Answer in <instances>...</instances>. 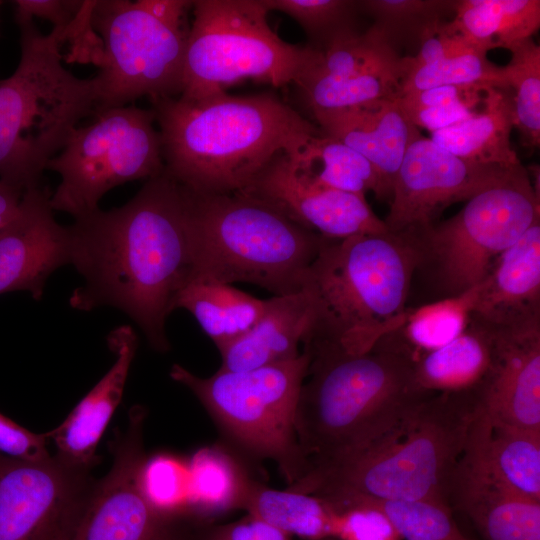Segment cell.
I'll return each instance as SVG.
<instances>
[{
  "label": "cell",
  "mask_w": 540,
  "mask_h": 540,
  "mask_svg": "<svg viewBox=\"0 0 540 540\" xmlns=\"http://www.w3.org/2000/svg\"><path fill=\"white\" fill-rule=\"evenodd\" d=\"M322 498L335 511L333 537L340 540H401L390 521L376 508L349 497Z\"/></svg>",
  "instance_id": "41"
},
{
  "label": "cell",
  "mask_w": 540,
  "mask_h": 540,
  "mask_svg": "<svg viewBox=\"0 0 540 540\" xmlns=\"http://www.w3.org/2000/svg\"><path fill=\"white\" fill-rule=\"evenodd\" d=\"M140 483L146 498L159 511L170 515H191L188 507L187 462L171 455L146 459Z\"/></svg>",
  "instance_id": "40"
},
{
  "label": "cell",
  "mask_w": 540,
  "mask_h": 540,
  "mask_svg": "<svg viewBox=\"0 0 540 540\" xmlns=\"http://www.w3.org/2000/svg\"><path fill=\"white\" fill-rule=\"evenodd\" d=\"M513 97L506 87H488L482 109L451 127L431 133L437 145L472 164L511 168L521 164L511 145Z\"/></svg>",
  "instance_id": "25"
},
{
  "label": "cell",
  "mask_w": 540,
  "mask_h": 540,
  "mask_svg": "<svg viewBox=\"0 0 540 540\" xmlns=\"http://www.w3.org/2000/svg\"><path fill=\"white\" fill-rule=\"evenodd\" d=\"M266 300L229 284L191 280L178 294L175 309L189 311L220 352L258 321Z\"/></svg>",
  "instance_id": "27"
},
{
  "label": "cell",
  "mask_w": 540,
  "mask_h": 540,
  "mask_svg": "<svg viewBox=\"0 0 540 540\" xmlns=\"http://www.w3.org/2000/svg\"><path fill=\"white\" fill-rule=\"evenodd\" d=\"M13 3L17 24L41 18L59 28H69L84 5V1L78 0H17Z\"/></svg>",
  "instance_id": "44"
},
{
  "label": "cell",
  "mask_w": 540,
  "mask_h": 540,
  "mask_svg": "<svg viewBox=\"0 0 540 540\" xmlns=\"http://www.w3.org/2000/svg\"><path fill=\"white\" fill-rule=\"evenodd\" d=\"M286 155L293 169L314 183L362 197L372 191L381 199V181L373 165L353 148L322 132Z\"/></svg>",
  "instance_id": "29"
},
{
  "label": "cell",
  "mask_w": 540,
  "mask_h": 540,
  "mask_svg": "<svg viewBox=\"0 0 540 540\" xmlns=\"http://www.w3.org/2000/svg\"><path fill=\"white\" fill-rule=\"evenodd\" d=\"M401 77L400 59L396 65L357 75L337 77L311 73L295 85L316 118L398 97Z\"/></svg>",
  "instance_id": "31"
},
{
  "label": "cell",
  "mask_w": 540,
  "mask_h": 540,
  "mask_svg": "<svg viewBox=\"0 0 540 540\" xmlns=\"http://www.w3.org/2000/svg\"><path fill=\"white\" fill-rule=\"evenodd\" d=\"M492 345L490 325L470 316L460 335L414 361L415 386L426 393L474 390L489 369Z\"/></svg>",
  "instance_id": "26"
},
{
  "label": "cell",
  "mask_w": 540,
  "mask_h": 540,
  "mask_svg": "<svg viewBox=\"0 0 540 540\" xmlns=\"http://www.w3.org/2000/svg\"><path fill=\"white\" fill-rule=\"evenodd\" d=\"M24 191L0 180V234L18 214Z\"/></svg>",
  "instance_id": "46"
},
{
  "label": "cell",
  "mask_w": 540,
  "mask_h": 540,
  "mask_svg": "<svg viewBox=\"0 0 540 540\" xmlns=\"http://www.w3.org/2000/svg\"><path fill=\"white\" fill-rule=\"evenodd\" d=\"M474 296L475 286L459 296L409 308L403 324L380 341L404 351L415 361L446 345L465 330Z\"/></svg>",
  "instance_id": "32"
},
{
  "label": "cell",
  "mask_w": 540,
  "mask_h": 540,
  "mask_svg": "<svg viewBox=\"0 0 540 540\" xmlns=\"http://www.w3.org/2000/svg\"><path fill=\"white\" fill-rule=\"evenodd\" d=\"M511 168L469 163L419 133L398 169L383 221L392 232L430 225L445 208L467 201Z\"/></svg>",
  "instance_id": "15"
},
{
  "label": "cell",
  "mask_w": 540,
  "mask_h": 540,
  "mask_svg": "<svg viewBox=\"0 0 540 540\" xmlns=\"http://www.w3.org/2000/svg\"><path fill=\"white\" fill-rule=\"evenodd\" d=\"M93 116L90 124L72 132L46 165L60 176L50 196L51 208L74 219L99 209V201L116 186L164 171L151 108L126 105L95 111Z\"/></svg>",
  "instance_id": "12"
},
{
  "label": "cell",
  "mask_w": 540,
  "mask_h": 540,
  "mask_svg": "<svg viewBox=\"0 0 540 540\" xmlns=\"http://www.w3.org/2000/svg\"><path fill=\"white\" fill-rule=\"evenodd\" d=\"M470 316L493 325L540 318V221L506 249L475 286Z\"/></svg>",
  "instance_id": "21"
},
{
  "label": "cell",
  "mask_w": 540,
  "mask_h": 540,
  "mask_svg": "<svg viewBox=\"0 0 540 540\" xmlns=\"http://www.w3.org/2000/svg\"><path fill=\"white\" fill-rule=\"evenodd\" d=\"M401 68L399 95L449 85L508 88L503 67L494 65L479 50L415 67H405L401 58Z\"/></svg>",
  "instance_id": "36"
},
{
  "label": "cell",
  "mask_w": 540,
  "mask_h": 540,
  "mask_svg": "<svg viewBox=\"0 0 540 540\" xmlns=\"http://www.w3.org/2000/svg\"><path fill=\"white\" fill-rule=\"evenodd\" d=\"M107 342L115 355L109 371L75 406L67 418L49 431L59 456L93 468L98 443L117 409L125 388L138 338L130 326H120L109 333Z\"/></svg>",
  "instance_id": "20"
},
{
  "label": "cell",
  "mask_w": 540,
  "mask_h": 540,
  "mask_svg": "<svg viewBox=\"0 0 540 540\" xmlns=\"http://www.w3.org/2000/svg\"><path fill=\"white\" fill-rule=\"evenodd\" d=\"M478 408L473 391L428 393L371 444L310 468L287 488L320 497L448 503L452 477Z\"/></svg>",
  "instance_id": "4"
},
{
  "label": "cell",
  "mask_w": 540,
  "mask_h": 540,
  "mask_svg": "<svg viewBox=\"0 0 540 540\" xmlns=\"http://www.w3.org/2000/svg\"><path fill=\"white\" fill-rule=\"evenodd\" d=\"M349 497L379 510L404 540H469L455 523L448 503L428 500Z\"/></svg>",
  "instance_id": "34"
},
{
  "label": "cell",
  "mask_w": 540,
  "mask_h": 540,
  "mask_svg": "<svg viewBox=\"0 0 540 540\" xmlns=\"http://www.w3.org/2000/svg\"><path fill=\"white\" fill-rule=\"evenodd\" d=\"M310 355L247 371L218 370L196 376L174 364L170 377L187 387L216 422L239 445L273 460L288 486L308 471L295 433V412L307 375Z\"/></svg>",
  "instance_id": "11"
},
{
  "label": "cell",
  "mask_w": 540,
  "mask_h": 540,
  "mask_svg": "<svg viewBox=\"0 0 540 540\" xmlns=\"http://www.w3.org/2000/svg\"><path fill=\"white\" fill-rule=\"evenodd\" d=\"M182 188L194 247L191 280L248 282L274 296L303 290L326 238L248 193Z\"/></svg>",
  "instance_id": "6"
},
{
  "label": "cell",
  "mask_w": 540,
  "mask_h": 540,
  "mask_svg": "<svg viewBox=\"0 0 540 540\" xmlns=\"http://www.w3.org/2000/svg\"><path fill=\"white\" fill-rule=\"evenodd\" d=\"M460 459L513 493L540 501V433L493 421L479 404Z\"/></svg>",
  "instance_id": "22"
},
{
  "label": "cell",
  "mask_w": 540,
  "mask_h": 540,
  "mask_svg": "<svg viewBox=\"0 0 540 540\" xmlns=\"http://www.w3.org/2000/svg\"><path fill=\"white\" fill-rule=\"evenodd\" d=\"M269 11L293 18L305 31L311 48L322 52L338 37L357 31L358 1L351 0H263Z\"/></svg>",
  "instance_id": "38"
},
{
  "label": "cell",
  "mask_w": 540,
  "mask_h": 540,
  "mask_svg": "<svg viewBox=\"0 0 540 540\" xmlns=\"http://www.w3.org/2000/svg\"><path fill=\"white\" fill-rule=\"evenodd\" d=\"M303 345L310 362L294 426L308 470L368 446L428 394L415 386L413 359L385 342L363 354L325 341Z\"/></svg>",
  "instance_id": "3"
},
{
  "label": "cell",
  "mask_w": 540,
  "mask_h": 540,
  "mask_svg": "<svg viewBox=\"0 0 540 540\" xmlns=\"http://www.w3.org/2000/svg\"><path fill=\"white\" fill-rule=\"evenodd\" d=\"M70 264L84 279L72 308L125 313L158 352L170 349L166 320L194 275V247L183 188L163 171L126 204L97 209L68 226Z\"/></svg>",
  "instance_id": "1"
},
{
  "label": "cell",
  "mask_w": 540,
  "mask_h": 540,
  "mask_svg": "<svg viewBox=\"0 0 540 540\" xmlns=\"http://www.w3.org/2000/svg\"><path fill=\"white\" fill-rule=\"evenodd\" d=\"M419 42V51L415 56L402 57V64L405 67H415L471 51H482L458 33L450 30L447 22L443 21L431 26L422 34Z\"/></svg>",
  "instance_id": "42"
},
{
  "label": "cell",
  "mask_w": 540,
  "mask_h": 540,
  "mask_svg": "<svg viewBox=\"0 0 540 540\" xmlns=\"http://www.w3.org/2000/svg\"><path fill=\"white\" fill-rule=\"evenodd\" d=\"M242 192L264 200L320 236L340 240L389 231L365 197L314 183L299 175L280 153Z\"/></svg>",
  "instance_id": "16"
},
{
  "label": "cell",
  "mask_w": 540,
  "mask_h": 540,
  "mask_svg": "<svg viewBox=\"0 0 540 540\" xmlns=\"http://www.w3.org/2000/svg\"><path fill=\"white\" fill-rule=\"evenodd\" d=\"M487 324L493 336L492 357L473 390L478 402L491 420L540 433V318L515 325Z\"/></svg>",
  "instance_id": "17"
},
{
  "label": "cell",
  "mask_w": 540,
  "mask_h": 540,
  "mask_svg": "<svg viewBox=\"0 0 540 540\" xmlns=\"http://www.w3.org/2000/svg\"><path fill=\"white\" fill-rule=\"evenodd\" d=\"M538 221L540 197L519 164L449 219L407 230L418 256L413 278L424 280L431 302L459 296L482 282L495 260Z\"/></svg>",
  "instance_id": "8"
},
{
  "label": "cell",
  "mask_w": 540,
  "mask_h": 540,
  "mask_svg": "<svg viewBox=\"0 0 540 540\" xmlns=\"http://www.w3.org/2000/svg\"><path fill=\"white\" fill-rule=\"evenodd\" d=\"M449 497L489 540H540V501L513 493L460 459Z\"/></svg>",
  "instance_id": "24"
},
{
  "label": "cell",
  "mask_w": 540,
  "mask_h": 540,
  "mask_svg": "<svg viewBox=\"0 0 540 540\" xmlns=\"http://www.w3.org/2000/svg\"><path fill=\"white\" fill-rule=\"evenodd\" d=\"M188 463V507L195 517L242 509L252 481L226 453L216 448L199 450Z\"/></svg>",
  "instance_id": "33"
},
{
  "label": "cell",
  "mask_w": 540,
  "mask_h": 540,
  "mask_svg": "<svg viewBox=\"0 0 540 540\" xmlns=\"http://www.w3.org/2000/svg\"><path fill=\"white\" fill-rule=\"evenodd\" d=\"M321 53V62L308 74L357 75L396 65L401 59L395 46L373 25L363 33L357 30L338 37Z\"/></svg>",
  "instance_id": "37"
},
{
  "label": "cell",
  "mask_w": 540,
  "mask_h": 540,
  "mask_svg": "<svg viewBox=\"0 0 540 540\" xmlns=\"http://www.w3.org/2000/svg\"><path fill=\"white\" fill-rule=\"evenodd\" d=\"M321 132L363 155L381 181V200H391L398 169L411 141L419 134L399 104L398 98L320 115Z\"/></svg>",
  "instance_id": "19"
},
{
  "label": "cell",
  "mask_w": 540,
  "mask_h": 540,
  "mask_svg": "<svg viewBox=\"0 0 540 540\" xmlns=\"http://www.w3.org/2000/svg\"><path fill=\"white\" fill-rule=\"evenodd\" d=\"M191 10L179 97L203 98L246 79L297 84L322 60L321 52L272 30L263 0H196Z\"/></svg>",
  "instance_id": "9"
},
{
  "label": "cell",
  "mask_w": 540,
  "mask_h": 540,
  "mask_svg": "<svg viewBox=\"0 0 540 540\" xmlns=\"http://www.w3.org/2000/svg\"><path fill=\"white\" fill-rule=\"evenodd\" d=\"M159 125L164 171L202 194L248 188L280 153L289 154L319 127L271 93L150 100Z\"/></svg>",
  "instance_id": "2"
},
{
  "label": "cell",
  "mask_w": 540,
  "mask_h": 540,
  "mask_svg": "<svg viewBox=\"0 0 540 540\" xmlns=\"http://www.w3.org/2000/svg\"><path fill=\"white\" fill-rule=\"evenodd\" d=\"M454 18L447 22L478 49H510L531 38L540 26L539 0L456 1Z\"/></svg>",
  "instance_id": "28"
},
{
  "label": "cell",
  "mask_w": 540,
  "mask_h": 540,
  "mask_svg": "<svg viewBox=\"0 0 540 540\" xmlns=\"http://www.w3.org/2000/svg\"><path fill=\"white\" fill-rule=\"evenodd\" d=\"M242 509L290 536L320 540L334 535L333 507L313 494L277 490L252 480Z\"/></svg>",
  "instance_id": "30"
},
{
  "label": "cell",
  "mask_w": 540,
  "mask_h": 540,
  "mask_svg": "<svg viewBox=\"0 0 540 540\" xmlns=\"http://www.w3.org/2000/svg\"><path fill=\"white\" fill-rule=\"evenodd\" d=\"M202 540H209V539L206 537V535H205V531H204Z\"/></svg>",
  "instance_id": "47"
},
{
  "label": "cell",
  "mask_w": 540,
  "mask_h": 540,
  "mask_svg": "<svg viewBox=\"0 0 540 540\" xmlns=\"http://www.w3.org/2000/svg\"><path fill=\"white\" fill-rule=\"evenodd\" d=\"M50 196L40 185L25 190L18 214L0 234V294L28 291L39 301L50 275L70 264L69 229L56 221Z\"/></svg>",
  "instance_id": "18"
},
{
  "label": "cell",
  "mask_w": 540,
  "mask_h": 540,
  "mask_svg": "<svg viewBox=\"0 0 540 540\" xmlns=\"http://www.w3.org/2000/svg\"><path fill=\"white\" fill-rule=\"evenodd\" d=\"M187 0L92 1L90 26L101 36L94 63L95 111L147 96L178 97L190 25Z\"/></svg>",
  "instance_id": "10"
},
{
  "label": "cell",
  "mask_w": 540,
  "mask_h": 540,
  "mask_svg": "<svg viewBox=\"0 0 540 540\" xmlns=\"http://www.w3.org/2000/svg\"><path fill=\"white\" fill-rule=\"evenodd\" d=\"M511 59L503 67L506 85L514 94L515 125L528 148L540 143V47L531 38L509 49Z\"/></svg>",
  "instance_id": "35"
},
{
  "label": "cell",
  "mask_w": 540,
  "mask_h": 540,
  "mask_svg": "<svg viewBox=\"0 0 540 540\" xmlns=\"http://www.w3.org/2000/svg\"><path fill=\"white\" fill-rule=\"evenodd\" d=\"M315 308L310 293H297L266 299L263 314L253 327L221 354L218 370L239 372L298 357V348L314 324Z\"/></svg>",
  "instance_id": "23"
},
{
  "label": "cell",
  "mask_w": 540,
  "mask_h": 540,
  "mask_svg": "<svg viewBox=\"0 0 540 540\" xmlns=\"http://www.w3.org/2000/svg\"><path fill=\"white\" fill-rule=\"evenodd\" d=\"M58 454L31 461L0 453V540H61L97 479Z\"/></svg>",
  "instance_id": "14"
},
{
  "label": "cell",
  "mask_w": 540,
  "mask_h": 540,
  "mask_svg": "<svg viewBox=\"0 0 540 540\" xmlns=\"http://www.w3.org/2000/svg\"><path fill=\"white\" fill-rule=\"evenodd\" d=\"M145 417L142 406L130 409L127 427L117 431L111 442V469L97 479L61 540H202L198 517L165 514L142 491Z\"/></svg>",
  "instance_id": "13"
},
{
  "label": "cell",
  "mask_w": 540,
  "mask_h": 540,
  "mask_svg": "<svg viewBox=\"0 0 540 540\" xmlns=\"http://www.w3.org/2000/svg\"><path fill=\"white\" fill-rule=\"evenodd\" d=\"M49 432L36 434L0 413V453L24 460L39 461L50 456Z\"/></svg>",
  "instance_id": "43"
},
{
  "label": "cell",
  "mask_w": 540,
  "mask_h": 540,
  "mask_svg": "<svg viewBox=\"0 0 540 540\" xmlns=\"http://www.w3.org/2000/svg\"><path fill=\"white\" fill-rule=\"evenodd\" d=\"M360 12L374 18L379 29L395 46L401 37L416 36L418 40L431 26L441 22L448 12H454L456 1L447 0H363Z\"/></svg>",
  "instance_id": "39"
},
{
  "label": "cell",
  "mask_w": 540,
  "mask_h": 540,
  "mask_svg": "<svg viewBox=\"0 0 540 540\" xmlns=\"http://www.w3.org/2000/svg\"><path fill=\"white\" fill-rule=\"evenodd\" d=\"M2 2L0 1V6H1Z\"/></svg>",
  "instance_id": "48"
},
{
  "label": "cell",
  "mask_w": 540,
  "mask_h": 540,
  "mask_svg": "<svg viewBox=\"0 0 540 540\" xmlns=\"http://www.w3.org/2000/svg\"><path fill=\"white\" fill-rule=\"evenodd\" d=\"M209 540H291V536L266 521L248 514L246 517L205 531Z\"/></svg>",
  "instance_id": "45"
},
{
  "label": "cell",
  "mask_w": 540,
  "mask_h": 540,
  "mask_svg": "<svg viewBox=\"0 0 540 540\" xmlns=\"http://www.w3.org/2000/svg\"><path fill=\"white\" fill-rule=\"evenodd\" d=\"M417 263L409 231L327 239L303 288L315 308L304 342H330L349 354L372 350L405 321Z\"/></svg>",
  "instance_id": "5"
},
{
  "label": "cell",
  "mask_w": 540,
  "mask_h": 540,
  "mask_svg": "<svg viewBox=\"0 0 540 540\" xmlns=\"http://www.w3.org/2000/svg\"><path fill=\"white\" fill-rule=\"evenodd\" d=\"M20 29V59L0 81V180L23 191L40 185L48 161L77 124L93 115L97 82L79 78L62 64L69 28L43 34L27 21Z\"/></svg>",
  "instance_id": "7"
}]
</instances>
